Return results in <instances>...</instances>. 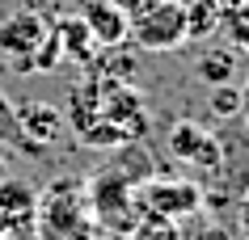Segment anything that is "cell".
Segmentation results:
<instances>
[{
    "label": "cell",
    "instance_id": "30bf717a",
    "mask_svg": "<svg viewBox=\"0 0 249 240\" xmlns=\"http://www.w3.org/2000/svg\"><path fill=\"white\" fill-rule=\"evenodd\" d=\"M195 72L207 80L211 89L215 84H236V51H203Z\"/></svg>",
    "mask_w": 249,
    "mask_h": 240
},
{
    "label": "cell",
    "instance_id": "5b68a950",
    "mask_svg": "<svg viewBox=\"0 0 249 240\" xmlns=\"http://www.w3.org/2000/svg\"><path fill=\"white\" fill-rule=\"evenodd\" d=\"M17 127H21V139L30 144V152L38 156L42 147H51L59 135H64V114L55 106H42V101H26V106H17Z\"/></svg>",
    "mask_w": 249,
    "mask_h": 240
},
{
    "label": "cell",
    "instance_id": "4fadbf2b",
    "mask_svg": "<svg viewBox=\"0 0 249 240\" xmlns=\"http://www.w3.org/2000/svg\"><path fill=\"white\" fill-rule=\"evenodd\" d=\"M236 89H241V106H236V118L245 122V131H249V76L241 80V84H236Z\"/></svg>",
    "mask_w": 249,
    "mask_h": 240
},
{
    "label": "cell",
    "instance_id": "9a60e30c",
    "mask_svg": "<svg viewBox=\"0 0 249 240\" xmlns=\"http://www.w3.org/2000/svg\"><path fill=\"white\" fill-rule=\"evenodd\" d=\"M241 232H245V236H249V202H245V207H241Z\"/></svg>",
    "mask_w": 249,
    "mask_h": 240
},
{
    "label": "cell",
    "instance_id": "6da1fadb",
    "mask_svg": "<svg viewBox=\"0 0 249 240\" xmlns=\"http://www.w3.org/2000/svg\"><path fill=\"white\" fill-rule=\"evenodd\" d=\"M89 194L80 177H55L34 202V240H93Z\"/></svg>",
    "mask_w": 249,
    "mask_h": 240
},
{
    "label": "cell",
    "instance_id": "3957f363",
    "mask_svg": "<svg viewBox=\"0 0 249 240\" xmlns=\"http://www.w3.org/2000/svg\"><path fill=\"white\" fill-rule=\"evenodd\" d=\"M135 207L140 211H157L169 219H190L203 211V190L195 181H178V177H148L144 186H135Z\"/></svg>",
    "mask_w": 249,
    "mask_h": 240
},
{
    "label": "cell",
    "instance_id": "5bb4252c",
    "mask_svg": "<svg viewBox=\"0 0 249 240\" xmlns=\"http://www.w3.org/2000/svg\"><path fill=\"white\" fill-rule=\"evenodd\" d=\"M190 240H232V236H228L224 227H198V232H195Z\"/></svg>",
    "mask_w": 249,
    "mask_h": 240
},
{
    "label": "cell",
    "instance_id": "ac0fdd59",
    "mask_svg": "<svg viewBox=\"0 0 249 240\" xmlns=\"http://www.w3.org/2000/svg\"><path fill=\"white\" fill-rule=\"evenodd\" d=\"M0 240H9V236H0Z\"/></svg>",
    "mask_w": 249,
    "mask_h": 240
},
{
    "label": "cell",
    "instance_id": "ba28073f",
    "mask_svg": "<svg viewBox=\"0 0 249 240\" xmlns=\"http://www.w3.org/2000/svg\"><path fill=\"white\" fill-rule=\"evenodd\" d=\"M55 42H59V55L64 59H76V64H93V55H97V42H93V34L85 30V21H80V13L72 17H59L51 26Z\"/></svg>",
    "mask_w": 249,
    "mask_h": 240
},
{
    "label": "cell",
    "instance_id": "8992f818",
    "mask_svg": "<svg viewBox=\"0 0 249 240\" xmlns=\"http://www.w3.org/2000/svg\"><path fill=\"white\" fill-rule=\"evenodd\" d=\"M169 152L178 160H190L198 169H211V164H220V144H215V135L207 127H198V122H178L169 131Z\"/></svg>",
    "mask_w": 249,
    "mask_h": 240
},
{
    "label": "cell",
    "instance_id": "8fae6325",
    "mask_svg": "<svg viewBox=\"0 0 249 240\" xmlns=\"http://www.w3.org/2000/svg\"><path fill=\"white\" fill-rule=\"evenodd\" d=\"M0 139H4V144H13V147H21L26 156H34V152H30V144L21 139V127H17V114H13V106L4 101V93H0Z\"/></svg>",
    "mask_w": 249,
    "mask_h": 240
},
{
    "label": "cell",
    "instance_id": "7c38bea8",
    "mask_svg": "<svg viewBox=\"0 0 249 240\" xmlns=\"http://www.w3.org/2000/svg\"><path fill=\"white\" fill-rule=\"evenodd\" d=\"M236 106H241V89H236V84H215V89H211V110H215V114L236 118Z\"/></svg>",
    "mask_w": 249,
    "mask_h": 240
},
{
    "label": "cell",
    "instance_id": "52a82bcc",
    "mask_svg": "<svg viewBox=\"0 0 249 240\" xmlns=\"http://www.w3.org/2000/svg\"><path fill=\"white\" fill-rule=\"evenodd\" d=\"M80 21L93 34L97 47H123L127 42V13L114 0H85L80 4Z\"/></svg>",
    "mask_w": 249,
    "mask_h": 240
},
{
    "label": "cell",
    "instance_id": "e0dca14e",
    "mask_svg": "<svg viewBox=\"0 0 249 240\" xmlns=\"http://www.w3.org/2000/svg\"><path fill=\"white\" fill-rule=\"evenodd\" d=\"M0 177H4V160H0Z\"/></svg>",
    "mask_w": 249,
    "mask_h": 240
},
{
    "label": "cell",
    "instance_id": "2e32d148",
    "mask_svg": "<svg viewBox=\"0 0 249 240\" xmlns=\"http://www.w3.org/2000/svg\"><path fill=\"white\" fill-rule=\"evenodd\" d=\"M93 240H118V236H93Z\"/></svg>",
    "mask_w": 249,
    "mask_h": 240
},
{
    "label": "cell",
    "instance_id": "7a4b0ae2",
    "mask_svg": "<svg viewBox=\"0 0 249 240\" xmlns=\"http://www.w3.org/2000/svg\"><path fill=\"white\" fill-rule=\"evenodd\" d=\"M127 38L140 51L165 55L190 42L186 34V4L182 0H140L127 13Z\"/></svg>",
    "mask_w": 249,
    "mask_h": 240
},
{
    "label": "cell",
    "instance_id": "9c48e42d",
    "mask_svg": "<svg viewBox=\"0 0 249 240\" xmlns=\"http://www.w3.org/2000/svg\"><path fill=\"white\" fill-rule=\"evenodd\" d=\"M123 240H186L182 236V224L169 219V215H157V211H135L131 227Z\"/></svg>",
    "mask_w": 249,
    "mask_h": 240
},
{
    "label": "cell",
    "instance_id": "277c9868",
    "mask_svg": "<svg viewBox=\"0 0 249 240\" xmlns=\"http://www.w3.org/2000/svg\"><path fill=\"white\" fill-rule=\"evenodd\" d=\"M51 34V21L42 13H13L0 21V55L17 72H34V55Z\"/></svg>",
    "mask_w": 249,
    "mask_h": 240
}]
</instances>
